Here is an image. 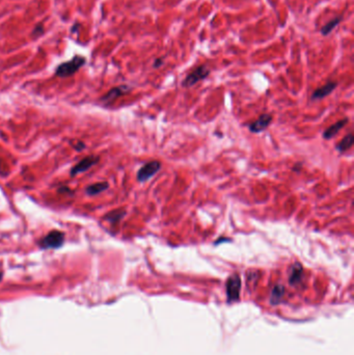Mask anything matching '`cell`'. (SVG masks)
<instances>
[{"label":"cell","instance_id":"cell-1","mask_svg":"<svg viewBox=\"0 0 354 355\" xmlns=\"http://www.w3.org/2000/svg\"><path fill=\"white\" fill-rule=\"evenodd\" d=\"M86 63V58L82 55H75L71 61L63 63L57 66L55 75L61 78H67L77 73Z\"/></svg>","mask_w":354,"mask_h":355},{"label":"cell","instance_id":"cell-2","mask_svg":"<svg viewBox=\"0 0 354 355\" xmlns=\"http://www.w3.org/2000/svg\"><path fill=\"white\" fill-rule=\"evenodd\" d=\"M210 74H211V70L206 65H200L186 76L184 80L182 81V86L191 87L196 83H198L199 81L208 78Z\"/></svg>","mask_w":354,"mask_h":355},{"label":"cell","instance_id":"cell-3","mask_svg":"<svg viewBox=\"0 0 354 355\" xmlns=\"http://www.w3.org/2000/svg\"><path fill=\"white\" fill-rule=\"evenodd\" d=\"M65 242V234L61 231L54 230L49 232L40 242V245L44 249H54V248H60L63 246Z\"/></svg>","mask_w":354,"mask_h":355},{"label":"cell","instance_id":"cell-4","mask_svg":"<svg viewBox=\"0 0 354 355\" xmlns=\"http://www.w3.org/2000/svg\"><path fill=\"white\" fill-rule=\"evenodd\" d=\"M162 164L160 161L158 160H153L150 161L148 163H145L142 167H140V169L138 170L136 178L137 181L140 183H144L146 181H149L152 176L155 175L161 168Z\"/></svg>","mask_w":354,"mask_h":355},{"label":"cell","instance_id":"cell-5","mask_svg":"<svg viewBox=\"0 0 354 355\" xmlns=\"http://www.w3.org/2000/svg\"><path fill=\"white\" fill-rule=\"evenodd\" d=\"M241 289V278L238 274H233L226 282V294L230 300H236L239 297Z\"/></svg>","mask_w":354,"mask_h":355},{"label":"cell","instance_id":"cell-6","mask_svg":"<svg viewBox=\"0 0 354 355\" xmlns=\"http://www.w3.org/2000/svg\"><path fill=\"white\" fill-rule=\"evenodd\" d=\"M272 122V115L269 113L261 114L255 122H252L249 126V131L252 133H261L268 128V126Z\"/></svg>","mask_w":354,"mask_h":355},{"label":"cell","instance_id":"cell-7","mask_svg":"<svg viewBox=\"0 0 354 355\" xmlns=\"http://www.w3.org/2000/svg\"><path fill=\"white\" fill-rule=\"evenodd\" d=\"M130 91H131V87L128 85H120L111 88L105 96L102 97L101 100H102V102H104L105 104H111L117 98L128 94Z\"/></svg>","mask_w":354,"mask_h":355},{"label":"cell","instance_id":"cell-8","mask_svg":"<svg viewBox=\"0 0 354 355\" xmlns=\"http://www.w3.org/2000/svg\"><path fill=\"white\" fill-rule=\"evenodd\" d=\"M98 161H99V157L98 156H94V155L83 158L79 163H77L74 167H72L71 175H76V174H79V173H81L83 171H86L92 166L97 164Z\"/></svg>","mask_w":354,"mask_h":355},{"label":"cell","instance_id":"cell-9","mask_svg":"<svg viewBox=\"0 0 354 355\" xmlns=\"http://www.w3.org/2000/svg\"><path fill=\"white\" fill-rule=\"evenodd\" d=\"M338 86V82L336 81H328L326 84L323 86L318 87L313 94H312V99L313 100H321L324 99L325 97L330 96Z\"/></svg>","mask_w":354,"mask_h":355},{"label":"cell","instance_id":"cell-10","mask_svg":"<svg viewBox=\"0 0 354 355\" xmlns=\"http://www.w3.org/2000/svg\"><path fill=\"white\" fill-rule=\"evenodd\" d=\"M348 123V119H343L337 123H335L334 125L330 126L328 128L323 132V138L324 139H332L334 138L343 128L344 126Z\"/></svg>","mask_w":354,"mask_h":355},{"label":"cell","instance_id":"cell-11","mask_svg":"<svg viewBox=\"0 0 354 355\" xmlns=\"http://www.w3.org/2000/svg\"><path fill=\"white\" fill-rule=\"evenodd\" d=\"M343 19H344L343 15H339V16L335 17L334 19L330 20L320 28V34L324 37L330 36L333 33V31L339 26V24L343 21Z\"/></svg>","mask_w":354,"mask_h":355},{"label":"cell","instance_id":"cell-12","mask_svg":"<svg viewBox=\"0 0 354 355\" xmlns=\"http://www.w3.org/2000/svg\"><path fill=\"white\" fill-rule=\"evenodd\" d=\"M109 187V184L107 182H99V183H95L93 185H90L85 192L88 194V195H97L101 192H103L105 190H107Z\"/></svg>","mask_w":354,"mask_h":355},{"label":"cell","instance_id":"cell-13","mask_svg":"<svg viewBox=\"0 0 354 355\" xmlns=\"http://www.w3.org/2000/svg\"><path fill=\"white\" fill-rule=\"evenodd\" d=\"M353 142H354V136L352 133H349L337 144L336 149L340 152V153H344V152L352 147Z\"/></svg>","mask_w":354,"mask_h":355},{"label":"cell","instance_id":"cell-14","mask_svg":"<svg viewBox=\"0 0 354 355\" xmlns=\"http://www.w3.org/2000/svg\"><path fill=\"white\" fill-rule=\"evenodd\" d=\"M303 274V268L300 263H295L292 267L291 274H290V283L291 284H296L298 283Z\"/></svg>","mask_w":354,"mask_h":355},{"label":"cell","instance_id":"cell-15","mask_svg":"<svg viewBox=\"0 0 354 355\" xmlns=\"http://www.w3.org/2000/svg\"><path fill=\"white\" fill-rule=\"evenodd\" d=\"M125 215H126V211H124V210H113V211L107 213L103 219L112 223V224H115V223L120 222Z\"/></svg>","mask_w":354,"mask_h":355},{"label":"cell","instance_id":"cell-16","mask_svg":"<svg viewBox=\"0 0 354 355\" xmlns=\"http://www.w3.org/2000/svg\"><path fill=\"white\" fill-rule=\"evenodd\" d=\"M44 33H45L44 24H43V23H39V24L36 25L35 28L33 29V32H32V37H33V39L37 40V39L41 38V37L44 35Z\"/></svg>","mask_w":354,"mask_h":355},{"label":"cell","instance_id":"cell-17","mask_svg":"<svg viewBox=\"0 0 354 355\" xmlns=\"http://www.w3.org/2000/svg\"><path fill=\"white\" fill-rule=\"evenodd\" d=\"M163 64H164L163 58H162V57H158V58H156V60L154 61L153 68H155V69H159L160 67H162V66H163Z\"/></svg>","mask_w":354,"mask_h":355},{"label":"cell","instance_id":"cell-18","mask_svg":"<svg viewBox=\"0 0 354 355\" xmlns=\"http://www.w3.org/2000/svg\"><path fill=\"white\" fill-rule=\"evenodd\" d=\"M80 27H81V25H80L79 23H75V24L73 25V26H72V28H71V33H72V34L78 33L79 29H80Z\"/></svg>","mask_w":354,"mask_h":355},{"label":"cell","instance_id":"cell-19","mask_svg":"<svg viewBox=\"0 0 354 355\" xmlns=\"http://www.w3.org/2000/svg\"><path fill=\"white\" fill-rule=\"evenodd\" d=\"M229 242V241H231V239H229V238H223V237H220V238H218L216 241H215V245H218L219 243H222V242Z\"/></svg>","mask_w":354,"mask_h":355}]
</instances>
